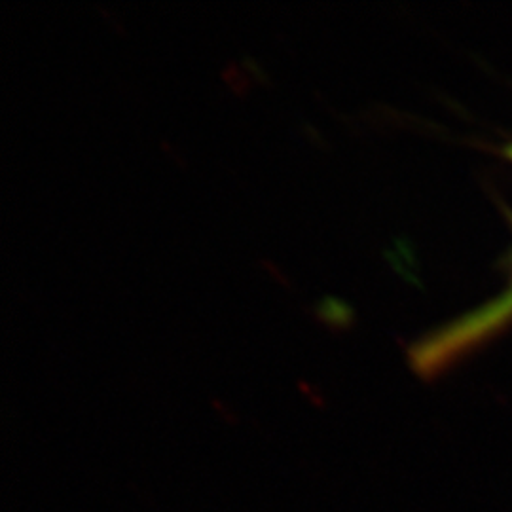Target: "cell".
Masks as SVG:
<instances>
[{
    "label": "cell",
    "instance_id": "6da1fadb",
    "mask_svg": "<svg viewBox=\"0 0 512 512\" xmlns=\"http://www.w3.org/2000/svg\"><path fill=\"white\" fill-rule=\"evenodd\" d=\"M315 315L321 323L329 325L332 329H348L353 323V310L348 302L336 296H323L315 304Z\"/></svg>",
    "mask_w": 512,
    "mask_h": 512
},
{
    "label": "cell",
    "instance_id": "7a4b0ae2",
    "mask_svg": "<svg viewBox=\"0 0 512 512\" xmlns=\"http://www.w3.org/2000/svg\"><path fill=\"white\" fill-rule=\"evenodd\" d=\"M505 154H507V158H511L512 160V143L509 147L505 148Z\"/></svg>",
    "mask_w": 512,
    "mask_h": 512
}]
</instances>
